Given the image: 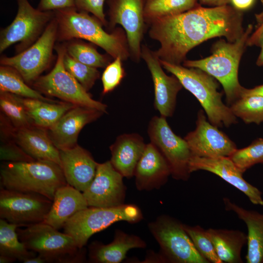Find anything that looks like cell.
<instances>
[{
  "mask_svg": "<svg viewBox=\"0 0 263 263\" xmlns=\"http://www.w3.org/2000/svg\"><path fill=\"white\" fill-rule=\"evenodd\" d=\"M148 133L150 142L167 161L172 177L187 180L190 174L189 164L192 155L185 139L175 134L166 117L162 116H154L151 119Z\"/></svg>",
  "mask_w": 263,
  "mask_h": 263,
  "instance_id": "cell-12",
  "label": "cell"
},
{
  "mask_svg": "<svg viewBox=\"0 0 263 263\" xmlns=\"http://www.w3.org/2000/svg\"><path fill=\"white\" fill-rule=\"evenodd\" d=\"M12 134L16 144L35 160L50 161L61 166L59 150L45 129L34 125L15 128Z\"/></svg>",
  "mask_w": 263,
  "mask_h": 263,
  "instance_id": "cell-22",
  "label": "cell"
},
{
  "mask_svg": "<svg viewBox=\"0 0 263 263\" xmlns=\"http://www.w3.org/2000/svg\"><path fill=\"white\" fill-rule=\"evenodd\" d=\"M160 61L164 68L177 77L183 87L197 99L210 123L219 128L228 127L237 122L230 107L223 103V93L218 91L219 85L215 78L199 69Z\"/></svg>",
  "mask_w": 263,
  "mask_h": 263,
  "instance_id": "cell-5",
  "label": "cell"
},
{
  "mask_svg": "<svg viewBox=\"0 0 263 263\" xmlns=\"http://www.w3.org/2000/svg\"><path fill=\"white\" fill-rule=\"evenodd\" d=\"M257 45L260 46L261 51L257 59L256 64L257 66H263V32L258 39Z\"/></svg>",
  "mask_w": 263,
  "mask_h": 263,
  "instance_id": "cell-46",
  "label": "cell"
},
{
  "mask_svg": "<svg viewBox=\"0 0 263 263\" xmlns=\"http://www.w3.org/2000/svg\"><path fill=\"white\" fill-rule=\"evenodd\" d=\"M0 106L1 111L16 128L33 125L19 96L8 92H0Z\"/></svg>",
  "mask_w": 263,
  "mask_h": 263,
  "instance_id": "cell-34",
  "label": "cell"
},
{
  "mask_svg": "<svg viewBox=\"0 0 263 263\" xmlns=\"http://www.w3.org/2000/svg\"><path fill=\"white\" fill-rule=\"evenodd\" d=\"M255 0H228L230 4L235 9L242 12L249 9L255 2Z\"/></svg>",
  "mask_w": 263,
  "mask_h": 263,
  "instance_id": "cell-43",
  "label": "cell"
},
{
  "mask_svg": "<svg viewBox=\"0 0 263 263\" xmlns=\"http://www.w3.org/2000/svg\"><path fill=\"white\" fill-rule=\"evenodd\" d=\"M230 108L233 114L247 124L263 122V97L242 96L233 103Z\"/></svg>",
  "mask_w": 263,
  "mask_h": 263,
  "instance_id": "cell-33",
  "label": "cell"
},
{
  "mask_svg": "<svg viewBox=\"0 0 263 263\" xmlns=\"http://www.w3.org/2000/svg\"><path fill=\"white\" fill-rule=\"evenodd\" d=\"M121 57H117L105 68L101 76L103 94L113 91L120 84L124 78L125 73Z\"/></svg>",
  "mask_w": 263,
  "mask_h": 263,
  "instance_id": "cell-38",
  "label": "cell"
},
{
  "mask_svg": "<svg viewBox=\"0 0 263 263\" xmlns=\"http://www.w3.org/2000/svg\"><path fill=\"white\" fill-rule=\"evenodd\" d=\"M109 22L113 31L117 24L126 33L130 56L135 61L141 57V43L145 30L144 8L146 0H108Z\"/></svg>",
  "mask_w": 263,
  "mask_h": 263,
  "instance_id": "cell-14",
  "label": "cell"
},
{
  "mask_svg": "<svg viewBox=\"0 0 263 263\" xmlns=\"http://www.w3.org/2000/svg\"><path fill=\"white\" fill-rule=\"evenodd\" d=\"M229 157L243 173L256 164H263V139H257L248 146L237 149Z\"/></svg>",
  "mask_w": 263,
  "mask_h": 263,
  "instance_id": "cell-35",
  "label": "cell"
},
{
  "mask_svg": "<svg viewBox=\"0 0 263 263\" xmlns=\"http://www.w3.org/2000/svg\"><path fill=\"white\" fill-rule=\"evenodd\" d=\"M57 53L55 65L48 74L39 76L33 82L35 89L46 95L57 97L75 105L107 113V106L94 100L81 85L66 70L63 63L66 44L55 47Z\"/></svg>",
  "mask_w": 263,
  "mask_h": 263,
  "instance_id": "cell-8",
  "label": "cell"
},
{
  "mask_svg": "<svg viewBox=\"0 0 263 263\" xmlns=\"http://www.w3.org/2000/svg\"><path fill=\"white\" fill-rule=\"evenodd\" d=\"M15 259L10 258L8 256L0 255V263H11L16 261Z\"/></svg>",
  "mask_w": 263,
  "mask_h": 263,
  "instance_id": "cell-48",
  "label": "cell"
},
{
  "mask_svg": "<svg viewBox=\"0 0 263 263\" xmlns=\"http://www.w3.org/2000/svg\"><path fill=\"white\" fill-rule=\"evenodd\" d=\"M160 245V261L173 263H209L197 251L185 230L184 224L162 215L148 225Z\"/></svg>",
  "mask_w": 263,
  "mask_h": 263,
  "instance_id": "cell-9",
  "label": "cell"
},
{
  "mask_svg": "<svg viewBox=\"0 0 263 263\" xmlns=\"http://www.w3.org/2000/svg\"><path fill=\"white\" fill-rule=\"evenodd\" d=\"M184 139L192 156L229 157L237 149L225 133L207 120L202 110L198 113L195 129L188 133Z\"/></svg>",
  "mask_w": 263,
  "mask_h": 263,
  "instance_id": "cell-16",
  "label": "cell"
},
{
  "mask_svg": "<svg viewBox=\"0 0 263 263\" xmlns=\"http://www.w3.org/2000/svg\"><path fill=\"white\" fill-rule=\"evenodd\" d=\"M17 225L0 219V255L8 256L24 263L36 256V253L28 249L19 238Z\"/></svg>",
  "mask_w": 263,
  "mask_h": 263,
  "instance_id": "cell-29",
  "label": "cell"
},
{
  "mask_svg": "<svg viewBox=\"0 0 263 263\" xmlns=\"http://www.w3.org/2000/svg\"><path fill=\"white\" fill-rule=\"evenodd\" d=\"M19 98L33 125L45 129L51 128L64 113L76 106L67 102H50L21 96Z\"/></svg>",
  "mask_w": 263,
  "mask_h": 263,
  "instance_id": "cell-28",
  "label": "cell"
},
{
  "mask_svg": "<svg viewBox=\"0 0 263 263\" xmlns=\"http://www.w3.org/2000/svg\"><path fill=\"white\" fill-rule=\"evenodd\" d=\"M88 207L83 193L67 184L56 191L51 209L43 223L58 230L72 216Z\"/></svg>",
  "mask_w": 263,
  "mask_h": 263,
  "instance_id": "cell-25",
  "label": "cell"
},
{
  "mask_svg": "<svg viewBox=\"0 0 263 263\" xmlns=\"http://www.w3.org/2000/svg\"><path fill=\"white\" fill-rule=\"evenodd\" d=\"M199 4L198 0H146L145 21L149 24L157 19L181 14Z\"/></svg>",
  "mask_w": 263,
  "mask_h": 263,
  "instance_id": "cell-30",
  "label": "cell"
},
{
  "mask_svg": "<svg viewBox=\"0 0 263 263\" xmlns=\"http://www.w3.org/2000/svg\"><path fill=\"white\" fill-rule=\"evenodd\" d=\"M0 160L4 162H30L35 160L27 154L14 140H1Z\"/></svg>",
  "mask_w": 263,
  "mask_h": 263,
  "instance_id": "cell-39",
  "label": "cell"
},
{
  "mask_svg": "<svg viewBox=\"0 0 263 263\" xmlns=\"http://www.w3.org/2000/svg\"><path fill=\"white\" fill-rule=\"evenodd\" d=\"M0 187L42 195L53 201L58 188L67 184L58 164L45 160L4 162L0 165Z\"/></svg>",
  "mask_w": 263,
  "mask_h": 263,
  "instance_id": "cell-4",
  "label": "cell"
},
{
  "mask_svg": "<svg viewBox=\"0 0 263 263\" xmlns=\"http://www.w3.org/2000/svg\"><path fill=\"white\" fill-rule=\"evenodd\" d=\"M184 228L195 248L204 258L209 263H223L216 252L206 229L200 225L190 226L185 224Z\"/></svg>",
  "mask_w": 263,
  "mask_h": 263,
  "instance_id": "cell-37",
  "label": "cell"
},
{
  "mask_svg": "<svg viewBox=\"0 0 263 263\" xmlns=\"http://www.w3.org/2000/svg\"><path fill=\"white\" fill-rule=\"evenodd\" d=\"M146 246V243L139 237L117 229L110 244H105L95 241L90 245L89 259L91 263H119L126 258L130 250Z\"/></svg>",
  "mask_w": 263,
  "mask_h": 263,
  "instance_id": "cell-24",
  "label": "cell"
},
{
  "mask_svg": "<svg viewBox=\"0 0 263 263\" xmlns=\"http://www.w3.org/2000/svg\"><path fill=\"white\" fill-rule=\"evenodd\" d=\"M146 145L143 137L137 133L121 134L110 147V162L123 177H132Z\"/></svg>",
  "mask_w": 263,
  "mask_h": 263,
  "instance_id": "cell-23",
  "label": "cell"
},
{
  "mask_svg": "<svg viewBox=\"0 0 263 263\" xmlns=\"http://www.w3.org/2000/svg\"><path fill=\"white\" fill-rule=\"evenodd\" d=\"M53 201L42 195L0 187V218L19 227L42 223Z\"/></svg>",
  "mask_w": 263,
  "mask_h": 263,
  "instance_id": "cell-13",
  "label": "cell"
},
{
  "mask_svg": "<svg viewBox=\"0 0 263 263\" xmlns=\"http://www.w3.org/2000/svg\"><path fill=\"white\" fill-rule=\"evenodd\" d=\"M53 11L57 23L58 41L83 39L100 47L113 59L120 57L124 61L130 56L126 34L122 29L107 32L98 19L75 7Z\"/></svg>",
  "mask_w": 263,
  "mask_h": 263,
  "instance_id": "cell-2",
  "label": "cell"
},
{
  "mask_svg": "<svg viewBox=\"0 0 263 263\" xmlns=\"http://www.w3.org/2000/svg\"><path fill=\"white\" fill-rule=\"evenodd\" d=\"M171 175L169 166L161 153L151 142L146 144L134 171L136 187L139 190L157 189Z\"/></svg>",
  "mask_w": 263,
  "mask_h": 263,
  "instance_id": "cell-21",
  "label": "cell"
},
{
  "mask_svg": "<svg viewBox=\"0 0 263 263\" xmlns=\"http://www.w3.org/2000/svg\"><path fill=\"white\" fill-rule=\"evenodd\" d=\"M143 218L140 209L135 205L123 204L111 207H88L70 218L63 226L64 232L71 236L78 247L84 248L94 234L119 221L130 223Z\"/></svg>",
  "mask_w": 263,
  "mask_h": 263,
  "instance_id": "cell-7",
  "label": "cell"
},
{
  "mask_svg": "<svg viewBox=\"0 0 263 263\" xmlns=\"http://www.w3.org/2000/svg\"><path fill=\"white\" fill-rule=\"evenodd\" d=\"M123 177L110 161L98 163L94 180L82 192L88 207H111L124 204L126 188Z\"/></svg>",
  "mask_w": 263,
  "mask_h": 263,
  "instance_id": "cell-15",
  "label": "cell"
},
{
  "mask_svg": "<svg viewBox=\"0 0 263 263\" xmlns=\"http://www.w3.org/2000/svg\"><path fill=\"white\" fill-rule=\"evenodd\" d=\"M18 12L12 22L1 30L0 52L19 42L18 53L29 48L39 38L53 19V11H42L34 8L28 0H17Z\"/></svg>",
  "mask_w": 263,
  "mask_h": 263,
  "instance_id": "cell-10",
  "label": "cell"
},
{
  "mask_svg": "<svg viewBox=\"0 0 263 263\" xmlns=\"http://www.w3.org/2000/svg\"><path fill=\"white\" fill-rule=\"evenodd\" d=\"M66 70L81 85L89 91L99 78L100 73L97 68L82 63L74 59L67 52L63 60Z\"/></svg>",
  "mask_w": 263,
  "mask_h": 263,
  "instance_id": "cell-36",
  "label": "cell"
},
{
  "mask_svg": "<svg viewBox=\"0 0 263 263\" xmlns=\"http://www.w3.org/2000/svg\"><path fill=\"white\" fill-rule=\"evenodd\" d=\"M141 57L146 63L152 78L155 109L162 116H171L174 112L177 95L183 87L181 83L173 75L169 76L164 72L155 51L146 45L141 46Z\"/></svg>",
  "mask_w": 263,
  "mask_h": 263,
  "instance_id": "cell-17",
  "label": "cell"
},
{
  "mask_svg": "<svg viewBox=\"0 0 263 263\" xmlns=\"http://www.w3.org/2000/svg\"><path fill=\"white\" fill-rule=\"evenodd\" d=\"M46 261L39 255L29 259L25 261L24 263H45Z\"/></svg>",
  "mask_w": 263,
  "mask_h": 263,
  "instance_id": "cell-47",
  "label": "cell"
},
{
  "mask_svg": "<svg viewBox=\"0 0 263 263\" xmlns=\"http://www.w3.org/2000/svg\"><path fill=\"white\" fill-rule=\"evenodd\" d=\"M57 34V23L54 17L34 43L15 56L1 57V65L13 68L26 82L33 83L51 64Z\"/></svg>",
  "mask_w": 263,
  "mask_h": 263,
  "instance_id": "cell-11",
  "label": "cell"
},
{
  "mask_svg": "<svg viewBox=\"0 0 263 263\" xmlns=\"http://www.w3.org/2000/svg\"><path fill=\"white\" fill-rule=\"evenodd\" d=\"M20 241L29 250L42 257L46 263H80L86 261L85 249L78 247L74 239L44 223L18 228Z\"/></svg>",
  "mask_w": 263,
  "mask_h": 263,
  "instance_id": "cell-6",
  "label": "cell"
},
{
  "mask_svg": "<svg viewBox=\"0 0 263 263\" xmlns=\"http://www.w3.org/2000/svg\"><path fill=\"white\" fill-rule=\"evenodd\" d=\"M249 95H257L263 97V84L252 89H246L243 87L241 97Z\"/></svg>",
  "mask_w": 263,
  "mask_h": 263,
  "instance_id": "cell-44",
  "label": "cell"
},
{
  "mask_svg": "<svg viewBox=\"0 0 263 263\" xmlns=\"http://www.w3.org/2000/svg\"><path fill=\"white\" fill-rule=\"evenodd\" d=\"M106 0H75V7L79 11L91 13L98 19L105 26L108 22L104 13V4Z\"/></svg>",
  "mask_w": 263,
  "mask_h": 263,
  "instance_id": "cell-40",
  "label": "cell"
},
{
  "mask_svg": "<svg viewBox=\"0 0 263 263\" xmlns=\"http://www.w3.org/2000/svg\"><path fill=\"white\" fill-rule=\"evenodd\" d=\"M253 26L247 25L242 35L234 42L224 39L216 41L211 55L197 60H185L183 66L199 69L207 73L223 86L227 102L231 105L241 97L243 88L238 79V69Z\"/></svg>",
  "mask_w": 263,
  "mask_h": 263,
  "instance_id": "cell-3",
  "label": "cell"
},
{
  "mask_svg": "<svg viewBox=\"0 0 263 263\" xmlns=\"http://www.w3.org/2000/svg\"><path fill=\"white\" fill-rule=\"evenodd\" d=\"M149 35L159 42L155 51L160 60L181 64L188 52L216 37L234 42L243 34L242 12L229 5L203 7L201 4L176 15L157 19L150 23Z\"/></svg>",
  "mask_w": 263,
  "mask_h": 263,
  "instance_id": "cell-1",
  "label": "cell"
},
{
  "mask_svg": "<svg viewBox=\"0 0 263 263\" xmlns=\"http://www.w3.org/2000/svg\"><path fill=\"white\" fill-rule=\"evenodd\" d=\"M189 169L190 173L199 170L212 172L244 193L252 204L263 206L262 192L244 179L243 173L229 157L191 156Z\"/></svg>",
  "mask_w": 263,
  "mask_h": 263,
  "instance_id": "cell-18",
  "label": "cell"
},
{
  "mask_svg": "<svg viewBox=\"0 0 263 263\" xmlns=\"http://www.w3.org/2000/svg\"><path fill=\"white\" fill-rule=\"evenodd\" d=\"M66 52L76 60L94 68H106L111 62L110 55L100 54L92 45L80 41L69 40Z\"/></svg>",
  "mask_w": 263,
  "mask_h": 263,
  "instance_id": "cell-32",
  "label": "cell"
},
{
  "mask_svg": "<svg viewBox=\"0 0 263 263\" xmlns=\"http://www.w3.org/2000/svg\"><path fill=\"white\" fill-rule=\"evenodd\" d=\"M59 150L61 167L67 183L84 192L95 177L98 163L89 151L77 145Z\"/></svg>",
  "mask_w": 263,
  "mask_h": 263,
  "instance_id": "cell-20",
  "label": "cell"
},
{
  "mask_svg": "<svg viewBox=\"0 0 263 263\" xmlns=\"http://www.w3.org/2000/svg\"><path fill=\"white\" fill-rule=\"evenodd\" d=\"M221 261L226 263H242V250L247 243V234L239 230L206 229Z\"/></svg>",
  "mask_w": 263,
  "mask_h": 263,
  "instance_id": "cell-27",
  "label": "cell"
},
{
  "mask_svg": "<svg viewBox=\"0 0 263 263\" xmlns=\"http://www.w3.org/2000/svg\"><path fill=\"white\" fill-rule=\"evenodd\" d=\"M75 7V0H40L38 9L42 11Z\"/></svg>",
  "mask_w": 263,
  "mask_h": 263,
  "instance_id": "cell-41",
  "label": "cell"
},
{
  "mask_svg": "<svg viewBox=\"0 0 263 263\" xmlns=\"http://www.w3.org/2000/svg\"><path fill=\"white\" fill-rule=\"evenodd\" d=\"M200 4L206 5L211 7L221 6L228 5V0H198Z\"/></svg>",
  "mask_w": 263,
  "mask_h": 263,
  "instance_id": "cell-45",
  "label": "cell"
},
{
  "mask_svg": "<svg viewBox=\"0 0 263 263\" xmlns=\"http://www.w3.org/2000/svg\"><path fill=\"white\" fill-rule=\"evenodd\" d=\"M226 210L234 212L247 228V263H263V213L245 209L229 198L223 199Z\"/></svg>",
  "mask_w": 263,
  "mask_h": 263,
  "instance_id": "cell-26",
  "label": "cell"
},
{
  "mask_svg": "<svg viewBox=\"0 0 263 263\" xmlns=\"http://www.w3.org/2000/svg\"><path fill=\"white\" fill-rule=\"evenodd\" d=\"M21 75L13 68L4 65L0 67V90L25 98L38 99L56 102L43 96L38 91L29 87Z\"/></svg>",
  "mask_w": 263,
  "mask_h": 263,
  "instance_id": "cell-31",
  "label": "cell"
},
{
  "mask_svg": "<svg viewBox=\"0 0 263 263\" xmlns=\"http://www.w3.org/2000/svg\"><path fill=\"white\" fill-rule=\"evenodd\" d=\"M256 19L258 23L256 28L247 40V45L249 46L257 45L258 39L263 32V11L260 14L256 15Z\"/></svg>",
  "mask_w": 263,
  "mask_h": 263,
  "instance_id": "cell-42",
  "label": "cell"
},
{
  "mask_svg": "<svg viewBox=\"0 0 263 263\" xmlns=\"http://www.w3.org/2000/svg\"><path fill=\"white\" fill-rule=\"evenodd\" d=\"M103 113L95 109L76 105L48 129L49 137L59 150L72 148L77 145V137L82 129Z\"/></svg>",
  "mask_w": 263,
  "mask_h": 263,
  "instance_id": "cell-19",
  "label": "cell"
}]
</instances>
